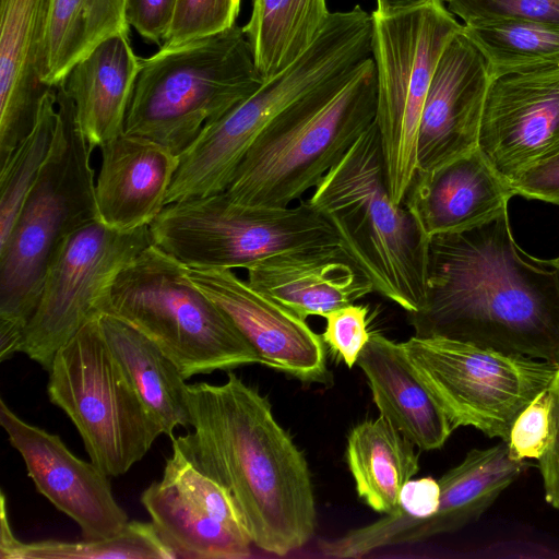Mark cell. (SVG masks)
<instances>
[{"label":"cell","mask_w":559,"mask_h":559,"mask_svg":"<svg viewBox=\"0 0 559 559\" xmlns=\"http://www.w3.org/2000/svg\"><path fill=\"white\" fill-rule=\"evenodd\" d=\"M416 336H443L559 365V266L514 240L508 210L430 238Z\"/></svg>","instance_id":"6da1fadb"},{"label":"cell","mask_w":559,"mask_h":559,"mask_svg":"<svg viewBox=\"0 0 559 559\" xmlns=\"http://www.w3.org/2000/svg\"><path fill=\"white\" fill-rule=\"evenodd\" d=\"M193 430L173 447L233 498L255 547L285 556L313 536L317 511L304 453L266 396L228 371L222 384H188Z\"/></svg>","instance_id":"7a4b0ae2"},{"label":"cell","mask_w":559,"mask_h":559,"mask_svg":"<svg viewBox=\"0 0 559 559\" xmlns=\"http://www.w3.org/2000/svg\"><path fill=\"white\" fill-rule=\"evenodd\" d=\"M372 57L310 91L259 134L224 191L235 204L286 207L313 190L374 122Z\"/></svg>","instance_id":"3957f363"},{"label":"cell","mask_w":559,"mask_h":559,"mask_svg":"<svg viewBox=\"0 0 559 559\" xmlns=\"http://www.w3.org/2000/svg\"><path fill=\"white\" fill-rule=\"evenodd\" d=\"M55 138L7 243L0 248V360L20 352L38 304L47 264L74 230L99 221L93 148L60 85Z\"/></svg>","instance_id":"277c9868"},{"label":"cell","mask_w":559,"mask_h":559,"mask_svg":"<svg viewBox=\"0 0 559 559\" xmlns=\"http://www.w3.org/2000/svg\"><path fill=\"white\" fill-rule=\"evenodd\" d=\"M306 201L332 226L374 292L407 313L420 309L429 241L406 206L391 200L376 120Z\"/></svg>","instance_id":"5b68a950"},{"label":"cell","mask_w":559,"mask_h":559,"mask_svg":"<svg viewBox=\"0 0 559 559\" xmlns=\"http://www.w3.org/2000/svg\"><path fill=\"white\" fill-rule=\"evenodd\" d=\"M372 57V17L359 5L331 12L309 49L259 90L209 122L179 155L166 205L224 192L266 126L319 85Z\"/></svg>","instance_id":"8992f818"},{"label":"cell","mask_w":559,"mask_h":559,"mask_svg":"<svg viewBox=\"0 0 559 559\" xmlns=\"http://www.w3.org/2000/svg\"><path fill=\"white\" fill-rule=\"evenodd\" d=\"M264 83L242 27L160 47L141 67L124 132L180 155L203 128Z\"/></svg>","instance_id":"52a82bcc"},{"label":"cell","mask_w":559,"mask_h":559,"mask_svg":"<svg viewBox=\"0 0 559 559\" xmlns=\"http://www.w3.org/2000/svg\"><path fill=\"white\" fill-rule=\"evenodd\" d=\"M155 342L187 380L262 364L229 317L186 275V265L153 242L114 281L102 312Z\"/></svg>","instance_id":"ba28073f"},{"label":"cell","mask_w":559,"mask_h":559,"mask_svg":"<svg viewBox=\"0 0 559 559\" xmlns=\"http://www.w3.org/2000/svg\"><path fill=\"white\" fill-rule=\"evenodd\" d=\"M372 17L376 123L391 200L402 205L417 169L421 111L439 58L463 24L442 0Z\"/></svg>","instance_id":"9c48e42d"},{"label":"cell","mask_w":559,"mask_h":559,"mask_svg":"<svg viewBox=\"0 0 559 559\" xmlns=\"http://www.w3.org/2000/svg\"><path fill=\"white\" fill-rule=\"evenodd\" d=\"M152 241L194 269L247 270L283 252L341 246L306 200L286 207L233 203L225 192L166 205L150 225Z\"/></svg>","instance_id":"30bf717a"},{"label":"cell","mask_w":559,"mask_h":559,"mask_svg":"<svg viewBox=\"0 0 559 559\" xmlns=\"http://www.w3.org/2000/svg\"><path fill=\"white\" fill-rule=\"evenodd\" d=\"M47 392L107 476L127 473L163 431L110 352L97 317L56 353Z\"/></svg>","instance_id":"8fae6325"},{"label":"cell","mask_w":559,"mask_h":559,"mask_svg":"<svg viewBox=\"0 0 559 559\" xmlns=\"http://www.w3.org/2000/svg\"><path fill=\"white\" fill-rule=\"evenodd\" d=\"M402 345L454 429L469 426L503 441L558 368L547 360L443 336L414 335Z\"/></svg>","instance_id":"7c38bea8"},{"label":"cell","mask_w":559,"mask_h":559,"mask_svg":"<svg viewBox=\"0 0 559 559\" xmlns=\"http://www.w3.org/2000/svg\"><path fill=\"white\" fill-rule=\"evenodd\" d=\"M150 226L130 231L92 222L53 251L20 352L49 370L58 349L97 317L117 275L152 243Z\"/></svg>","instance_id":"4fadbf2b"},{"label":"cell","mask_w":559,"mask_h":559,"mask_svg":"<svg viewBox=\"0 0 559 559\" xmlns=\"http://www.w3.org/2000/svg\"><path fill=\"white\" fill-rule=\"evenodd\" d=\"M527 467L526 461L509 456L507 441L472 449L438 480L440 503L432 516L416 520L396 508L368 525L321 540L320 551L331 558H357L381 547L418 543L462 530L477 521Z\"/></svg>","instance_id":"5bb4252c"},{"label":"cell","mask_w":559,"mask_h":559,"mask_svg":"<svg viewBox=\"0 0 559 559\" xmlns=\"http://www.w3.org/2000/svg\"><path fill=\"white\" fill-rule=\"evenodd\" d=\"M140 501L176 558L245 559L252 539L230 495L173 447L159 481Z\"/></svg>","instance_id":"9a60e30c"},{"label":"cell","mask_w":559,"mask_h":559,"mask_svg":"<svg viewBox=\"0 0 559 559\" xmlns=\"http://www.w3.org/2000/svg\"><path fill=\"white\" fill-rule=\"evenodd\" d=\"M477 148L511 183L559 151V70L491 79Z\"/></svg>","instance_id":"2e32d148"},{"label":"cell","mask_w":559,"mask_h":559,"mask_svg":"<svg viewBox=\"0 0 559 559\" xmlns=\"http://www.w3.org/2000/svg\"><path fill=\"white\" fill-rule=\"evenodd\" d=\"M0 423L37 491L79 525L84 539L110 537L124 528L128 515L108 476L93 462L75 456L59 436L24 421L2 399Z\"/></svg>","instance_id":"e0dca14e"},{"label":"cell","mask_w":559,"mask_h":559,"mask_svg":"<svg viewBox=\"0 0 559 559\" xmlns=\"http://www.w3.org/2000/svg\"><path fill=\"white\" fill-rule=\"evenodd\" d=\"M186 275L229 317L262 365L302 382L328 381L325 343L306 320L253 288L234 270L186 266Z\"/></svg>","instance_id":"ac0fdd59"},{"label":"cell","mask_w":559,"mask_h":559,"mask_svg":"<svg viewBox=\"0 0 559 559\" xmlns=\"http://www.w3.org/2000/svg\"><path fill=\"white\" fill-rule=\"evenodd\" d=\"M490 81L484 55L462 27L444 47L429 85L419 123L417 169L436 168L477 148Z\"/></svg>","instance_id":"d6986e66"},{"label":"cell","mask_w":559,"mask_h":559,"mask_svg":"<svg viewBox=\"0 0 559 559\" xmlns=\"http://www.w3.org/2000/svg\"><path fill=\"white\" fill-rule=\"evenodd\" d=\"M512 197L510 183L476 148L436 168L417 169L403 204L429 241L493 219Z\"/></svg>","instance_id":"ffe728a7"},{"label":"cell","mask_w":559,"mask_h":559,"mask_svg":"<svg viewBox=\"0 0 559 559\" xmlns=\"http://www.w3.org/2000/svg\"><path fill=\"white\" fill-rule=\"evenodd\" d=\"M99 150L95 185L99 221L119 231L150 226L166 206L179 156L151 139L126 132Z\"/></svg>","instance_id":"44dd1931"},{"label":"cell","mask_w":559,"mask_h":559,"mask_svg":"<svg viewBox=\"0 0 559 559\" xmlns=\"http://www.w3.org/2000/svg\"><path fill=\"white\" fill-rule=\"evenodd\" d=\"M246 271L253 288L302 320L324 317L374 292L370 278L341 246L274 254Z\"/></svg>","instance_id":"7402d4cb"},{"label":"cell","mask_w":559,"mask_h":559,"mask_svg":"<svg viewBox=\"0 0 559 559\" xmlns=\"http://www.w3.org/2000/svg\"><path fill=\"white\" fill-rule=\"evenodd\" d=\"M50 0H0V165L32 131L50 88L40 78Z\"/></svg>","instance_id":"603a6c76"},{"label":"cell","mask_w":559,"mask_h":559,"mask_svg":"<svg viewBox=\"0 0 559 559\" xmlns=\"http://www.w3.org/2000/svg\"><path fill=\"white\" fill-rule=\"evenodd\" d=\"M357 365L368 380L380 416L419 450L444 445L454 427L416 373L402 343L371 332Z\"/></svg>","instance_id":"cb8c5ba5"},{"label":"cell","mask_w":559,"mask_h":559,"mask_svg":"<svg viewBox=\"0 0 559 559\" xmlns=\"http://www.w3.org/2000/svg\"><path fill=\"white\" fill-rule=\"evenodd\" d=\"M140 67L129 33H122L103 41L58 84L72 100L76 123L93 150L124 132Z\"/></svg>","instance_id":"d4e9b609"},{"label":"cell","mask_w":559,"mask_h":559,"mask_svg":"<svg viewBox=\"0 0 559 559\" xmlns=\"http://www.w3.org/2000/svg\"><path fill=\"white\" fill-rule=\"evenodd\" d=\"M102 334L164 435L189 426L187 383L175 362L142 331L120 317L97 316Z\"/></svg>","instance_id":"484cf974"},{"label":"cell","mask_w":559,"mask_h":559,"mask_svg":"<svg viewBox=\"0 0 559 559\" xmlns=\"http://www.w3.org/2000/svg\"><path fill=\"white\" fill-rule=\"evenodd\" d=\"M417 448L382 416L349 431L346 460L358 497L388 514L399 506L402 487L419 471Z\"/></svg>","instance_id":"4316f807"},{"label":"cell","mask_w":559,"mask_h":559,"mask_svg":"<svg viewBox=\"0 0 559 559\" xmlns=\"http://www.w3.org/2000/svg\"><path fill=\"white\" fill-rule=\"evenodd\" d=\"M127 0H50L40 78L55 87L103 41L129 33Z\"/></svg>","instance_id":"83f0119b"},{"label":"cell","mask_w":559,"mask_h":559,"mask_svg":"<svg viewBox=\"0 0 559 559\" xmlns=\"http://www.w3.org/2000/svg\"><path fill=\"white\" fill-rule=\"evenodd\" d=\"M330 14L326 0H252L242 31L263 80L274 78L301 57Z\"/></svg>","instance_id":"f1b7e54d"},{"label":"cell","mask_w":559,"mask_h":559,"mask_svg":"<svg viewBox=\"0 0 559 559\" xmlns=\"http://www.w3.org/2000/svg\"><path fill=\"white\" fill-rule=\"evenodd\" d=\"M463 28L484 55L491 79L559 70V23L490 20Z\"/></svg>","instance_id":"f546056e"},{"label":"cell","mask_w":559,"mask_h":559,"mask_svg":"<svg viewBox=\"0 0 559 559\" xmlns=\"http://www.w3.org/2000/svg\"><path fill=\"white\" fill-rule=\"evenodd\" d=\"M1 559H174L173 550L159 537L153 523L131 521L124 528L110 537L61 542L45 539L32 543L21 542L11 530L5 504L1 493Z\"/></svg>","instance_id":"4dcf8cb0"},{"label":"cell","mask_w":559,"mask_h":559,"mask_svg":"<svg viewBox=\"0 0 559 559\" xmlns=\"http://www.w3.org/2000/svg\"><path fill=\"white\" fill-rule=\"evenodd\" d=\"M58 119L56 88L41 98L32 131L0 165V248L16 223L23 204L49 154Z\"/></svg>","instance_id":"1f68e13d"},{"label":"cell","mask_w":559,"mask_h":559,"mask_svg":"<svg viewBox=\"0 0 559 559\" xmlns=\"http://www.w3.org/2000/svg\"><path fill=\"white\" fill-rule=\"evenodd\" d=\"M241 0H177L175 15L162 47L177 46L236 25Z\"/></svg>","instance_id":"d6a6232c"},{"label":"cell","mask_w":559,"mask_h":559,"mask_svg":"<svg viewBox=\"0 0 559 559\" xmlns=\"http://www.w3.org/2000/svg\"><path fill=\"white\" fill-rule=\"evenodd\" d=\"M445 3L464 25L490 20L559 23V0H449Z\"/></svg>","instance_id":"836d02e7"},{"label":"cell","mask_w":559,"mask_h":559,"mask_svg":"<svg viewBox=\"0 0 559 559\" xmlns=\"http://www.w3.org/2000/svg\"><path fill=\"white\" fill-rule=\"evenodd\" d=\"M323 318V342L348 368H353L371 335L368 330L369 307L354 302L337 308Z\"/></svg>","instance_id":"e575fe53"},{"label":"cell","mask_w":559,"mask_h":559,"mask_svg":"<svg viewBox=\"0 0 559 559\" xmlns=\"http://www.w3.org/2000/svg\"><path fill=\"white\" fill-rule=\"evenodd\" d=\"M549 435L550 395L547 388L515 418L507 441L509 456L516 461H538L547 450Z\"/></svg>","instance_id":"d590c367"},{"label":"cell","mask_w":559,"mask_h":559,"mask_svg":"<svg viewBox=\"0 0 559 559\" xmlns=\"http://www.w3.org/2000/svg\"><path fill=\"white\" fill-rule=\"evenodd\" d=\"M177 0H127L129 26L147 43L163 46L169 32Z\"/></svg>","instance_id":"8d00e7d4"},{"label":"cell","mask_w":559,"mask_h":559,"mask_svg":"<svg viewBox=\"0 0 559 559\" xmlns=\"http://www.w3.org/2000/svg\"><path fill=\"white\" fill-rule=\"evenodd\" d=\"M550 395V435L548 447L538 460L546 501L559 510V365L548 386Z\"/></svg>","instance_id":"74e56055"},{"label":"cell","mask_w":559,"mask_h":559,"mask_svg":"<svg viewBox=\"0 0 559 559\" xmlns=\"http://www.w3.org/2000/svg\"><path fill=\"white\" fill-rule=\"evenodd\" d=\"M510 186L514 195L559 205V151L528 168Z\"/></svg>","instance_id":"f35d334b"},{"label":"cell","mask_w":559,"mask_h":559,"mask_svg":"<svg viewBox=\"0 0 559 559\" xmlns=\"http://www.w3.org/2000/svg\"><path fill=\"white\" fill-rule=\"evenodd\" d=\"M440 503V485L432 477L409 479L401 489L397 509L404 514L425 520L432 516Z\"/></svg>","instance_id":"ab89813d"},{"label":"cell","mask_w":559,"mask_h":559,"mask_svg":"<svg viewBox=\"0 0 559 559\" xmlns=\"http://www.w3.org/2000/svg\"><path fill=\"white\" fill-rule=\"evenodd\" d=\"M428 0H377V11L388 13L418 5Z\"/></svg>","instance_id":"60d3db41"},{"label":"cell","mask_w":559,"mask_h":559,"mask_svg":"<svg viewBox=\"0 0 559 559\" xmlns=\"http://www.w3.org/2000/svg\"><path fill=\"white\" fill-rule=\"evenodd\" d=\"M551 260H552V262H554L556 265H558V266H559V257H557V258H555V259H551Z\"/></svg>","instance_id":"b9f144b4"},{"label":"cell","mask_w":559,"mask_h":559,"mask_svg":"<svg viewBox=\"0 0 559 559\" xmlns=\"http://www.w3.org/2000/svg\"><path fill=\"white\" fill-rule=\"evenodd\" d=\"M442 1L448 2L449 0H442Z\"/></svg>","instance_id":"7bdbcfd3"}]
</instances>
